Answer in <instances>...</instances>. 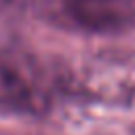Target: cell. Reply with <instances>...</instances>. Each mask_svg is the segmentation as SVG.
I'll return each instance as SVG.
<instances>
[{
	"mask_svg": "<svg viewBox=\"0 0 135 135\" xmlns=\"http://www.w3.org/2000/svg\"><path fill=\"white\" fill-rule=\"evenodd\" d=\"M13 0H0V6H6V4H11Z\"/></svg>",
	"mask_w": 135,
	"mask_h": 135,
	"instance_id": "cell-3",
	"label": "cell"
},
{
	"mask_svg": "<svg viewBox=\"0 0 135 135\" xmlns=\"http://www.w3.org/2000/svg\"><path fill=\"white\" fill-rule=\"evenodd\" d=\"M46 93L36 65L21 55H0V105L21 112L42 110Z\"/></svg>",
	"mask_w": 135,
	"mask_h": 135,
	"instance_id": "cell-1",
	"label": "cell"
},
{
	"mask_svg": "<svg viewBox=\"0 0 135 135\" xmlns=\"http://www.w3.org/2000/svg\"><path fill=\"white\" fill-rule=\"evenodd\" d=\"M68 17L93 34H118L135 23V0H61Z\"/></svg>",
	"mask_w": 135,
	"mask_h": 135,
	"instance_id": "cell-2",
	"label": "cell"
}]
</instances>
